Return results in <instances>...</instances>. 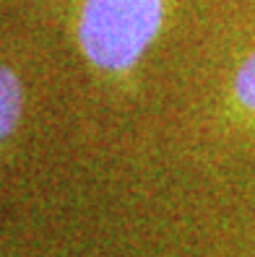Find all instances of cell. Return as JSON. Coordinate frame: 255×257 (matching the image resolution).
Masks as SVG:
<instances>
[{"label":"cell","instance_id":"obj_1","mask_svg":"<svg viewBox=\"0 0 255 257\" xmlns=\"http://www.w3.org/2000/svg\"><path fill=\"white\" fill-rule=\"evenodd\" d=\"M161 0H86L78 39L86 57L104 70H128L156 37Z\"/></svg>","mask_w":255,"mask_h":257},{"label":"cell","instance_id":"obj_2","mask_svg":"<svg viewBox=\"0 0 255 257\" xmlns=\"http://www.w3.org/2000/svg\"><path fill=\"white\" fill-rule=\"evenodd\" d=\"M21 104H24L21 81L13 75V70L0 68V141H6L16 130L21 117Z\"/></svg>","mask_w":255,"mask_h":257},{"label":"cell","instance_id":"obj_3","mask_svg":"<svg viewBox=\"0 0 255 257\" xmlns=\"http://www.w3.org/2000/svg\"><path fill=\"white\" fill-rule=\"evenodd\" d=\"M234 99L245 112L255 114V52L245 57L234 75Z\"/></svg>","mask_w":255,"mask_h":257}]
</instances>
